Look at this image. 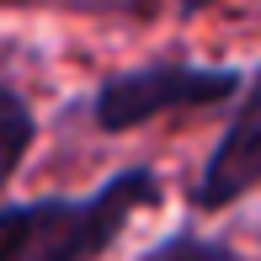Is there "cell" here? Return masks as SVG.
I'll return each mask as SVG.
<instances>
[{
  "label": "cell",
  "instance_id": "1",
  "mask_svg": "<svg viewBox=\"0 0 261 261\" xmlns=\"http://www.w3.org/2000/svg\"><path fill=\"white\" fill-rule=\"evenodd\" d=\"M165 197L155 165H128L96 192H48L32 203H0V261H101L117 234Z\"/></svg>",
  "mask_w": 261,
  "mask_h": 261
},
{
  "label": "cell",
  "instance_id": "2",
  "mask_svg": "<svg viewBox=\"0 0 261 261\" xmlns=\"http://www.w3.org/2000/svg\"><path fill=\"white\" fill-rule=\"evenodd\" d=\"M251 69L240 64H192V59H149L96 80L91 91V123L101 134H134L165 112H197L245 96Z\"/></svg>",
  "mask_w": 261,
  "mask_h": 261
},
{
  "label": "cell",
  "instance_id": "3",
  "mask_svg": "<svg viewBox=\"0 0 261 261\" xmlns=\"http://www.w3.org/2000/svg\"><path fill=\"white\" fill-rule=\"evenodd\" d=\"M261 187V64H251L245 96L234 101L219 144L192 181V213H224Z\"/></svg>",
  "mask_w": 261,
  "mask_h": 261
},
{
  "label": "cell",
  "instance_id": "4",
  "mask_svg": "<svg viewBox=\"0 0 261 261\" xmlns=\"http://www.w3.org/2000/svg\"><path fill=\"white\" fill-rule=\"evenodd\" d=\"M32 139H38V117H32V101L21 96L16 86L0 80V192L16 181L21 160H27Z\"/></svg>",
  "mask_w": 261,
  "mask_h": 261
},
{
  "label": "cell",
  "instance_id": "5",
  "mask_svg": "<svg viewBox=\"0 0 261 261\" xmlns=\"http://www.w3.org/2000/svg\"><path fill=\"white\" fill-rule=\"evenodd\" d=\"M139 261H245L240 251H229L224 240H208V234H197V229H171L165 240H155Z\"/></svg>",
  "mask_w": 261,
  "mask_h": 261
},
{
  "label": "cell",
  "instance_id": "6",
  "mask_svg": "<svg viewBox=\"0 0 261 261\" xmlns=\"http://www.w3.org/2000/svg\"><path fill=\"white\" fill-rule=\"evenodd\" d=\"M0 6H38V11H86V16H96V11H117L123 0H0Z\"/></svg>",
  "mask_w": 261,
  "mask_h": 261
},
{
  "label": "cell",
  "instance_id": "7",
  "mask_svg": "<svg viewBox=\"0 0 261 261\" xmlns=\"http://www.w3.org/2000/svg\"><path fill=\"white\" fill-rule=\"evenodd\" d=\"M208 6H213V0H176V16H187V21H192V16H203Z\"/></svg>",
  "mask_w": 261,
  "mask_h": 261
}]
</instances>
